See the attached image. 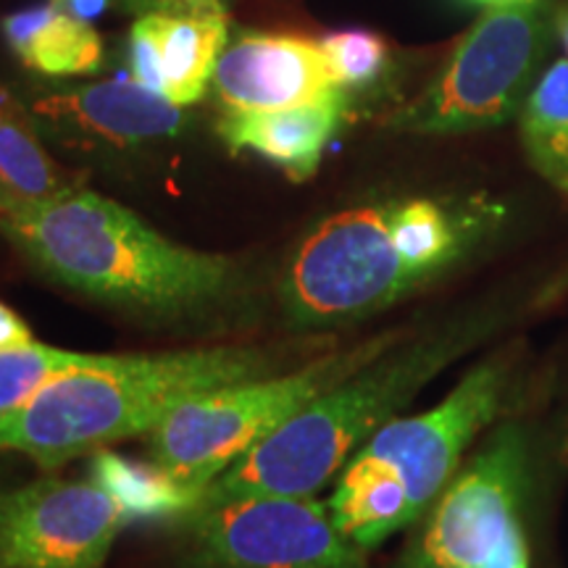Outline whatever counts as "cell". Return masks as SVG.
I'll use <instances>...</instances> for the list:
<instances>
[{"instance_id":"1","label":"cell","mask_w":568,"mask_h":568,"mask_svg":"<svg viewBox=\"0 0 568 568\" xmlns=\"http://www.w3.org/2000/svg\"><path fill=\"white\" fill-rule=\"evenodd\" d=\"M500 211L450 209L429 197L358 205L324 219L297 245L280 282L293 329L364 322L456 268Z\"/></svg>"},{"instance_id":"2","label":"cell","mask_w":568,"mask_h":568,"mask_svg":"<svg viewBox=\"0 0 568 568\" xmlns=\"http://www.w3.org/2000/svg\"><path fill=\"white\" fill-rule=\"evenodd\" d=\"M0 232L53 282L134 314L197 316L240 287L230 258L174 243L90 190L17 201L0 213Z\"/></svg>"},{"instance_id":"3","label":"cell","mask_w":568,"mask_h":568,"mask_svg":"<svg viewBox=\"0 0 568 568\" xmlns=\"http://www.w3.org/2000/svg\"><path fill=\"white\" fill-rule=\"evenodd\" d=\"M497 324L500 316L477 311L389 345L226 468L205 489L201 506L253 495H318L382 426L400 416L435 376L477 347Z\"/></svg>"},{"instance_id":"4","label":"cell","mask_w":568,"mask_h":568,"mask_svg":"<svg viewBox=\"0 0 568 568\" xmlns=\"http://www.w3.org/2000/svg\"><path fill=\"white\" fill-rule=\"evenodd\" d=\"M272 372L268 353L243 345L95 355L0 414V450L59 468L122 439L151 435L197 395Z\"/></svg>"},{"instance_id":"5","label":"cell","mask_w":568,"mask_h":568,"mask_svg":"<svg viewBox=\"0 0 568 568\" xmlns=\"http://www.w3.org/2000/svg\"><path fill=\"white\" fill-rule=\"evenodd\" d=\"M397 339L400 332H387L345 351L326 353L290 374L255 376L197 395L148 435V453L155 464L166 466L205 495V489L261 439Z\"/></svg>"},{"instance_id":"6","label":"cell","mask_w":568,"mask_h":568,"mask_svg":"<svg viewBox=\"0 0 568 568\" xmlns=\"http://www.w3.org/2000/svg\"><path fill=\"white\" fill-rule=\"evenodd\" d=\"M545 48L542 0L487 6L437 80L389 124L410 134H466L506 124L521 113Z\"/></svg>"},{"instance_id":"7","label":"cell","mask_w":568,"mask_h":568,"mask_svg":"<svg viewBox=\"0 0 568 568\" xmlns=\"http://www.w3.org/2000/svg\"><path fill=\"white\" fill-rule=\"evenodd\" d=\"M527 471V435L500 426L426 510L403 568H531L521 518Z\"/></svg>"},{"instance_id":"8","label":"cell","mask_w":568,"mask_h":568,"mask_svg":"<svg viewBox=\"0 0 568 568\" xmlns=\"http://www.w3.org/2000/svg\"><path fill=\"white\" fill-rule=\"evenodd\" d=\"M187 568H372L311 497L253 495L184 516Z\"/></svg>"},{"instance_id":"9","label":"cell","mask_w":568,"mask_h":568,"mask_svg":"<svg viewBox=\"0 0 568 568\" xmlns=\"http://www.w3.org/2000/svg\"><path fill=\"white\" fill-rule=\"evenodd\" d=\"M508 387L510 366L497 355L468 368L435 408L393 418L364 445L403 479L414 524L456 477L466 447L500 416Z\"/></svg>"},{"instance_id":"10","label":"cell","mask_w":568,"mask_h":568,"mask_svg":"<svg viewBox=\"0 0 568 568\" xmlns=\"http://www.w3.org/2000/svg\"><path fill=\"white\" fill-rule=\"evenodd\" d=\"M130 518L92 481L38 479L9 489L0 568H103Z\"/></svg>"},{"instance_id":"11","label":"cell","mask_w":568,"mask_h":568,"mask_svg":"<svg viewBox=\"0 0 568 568\" xmlns=\"http://www.w3.org/2000/svg\"><path fill=\"white\" fill-rule=\"evenodd\" d=\"M226 42V11L219 0H153L130 32L134 82L174 105L203 98Z\"/></svg>"},{"instance_id":"12","label":"cell","mask_w":568,"mask_h":568,"mask_svg":"<svg viewBox=\"0 0 568 568\" xmlns=\"http://www.w3.org/2000/svg\"><path fill=\"white\" fill-rule=\"evenodd\" d=\"M226 111H276L339 92L318 42L297 34L243 32L219 53L211 77Z\"/></svg>"},{"instance_id":"13","label":"cell","mask_w":568,"mask_h":568,"mask_svg":"<svg viewBox=\"0 0 568 568\" xmlns=\"http://www.w3.org/2000/svg\"><path fill=\"white\" fill-rule=\"evenodd\" d=\"M345 113L343 90L318 101L276 111H226L219 134L232 151H247L280 166L290 180L316 174Z\"/></svg>"},{"instance_id":"14","label":"cell","mask_w":568,"mask_h":568,"mask_svg":"<svg viewBox=\"0 0 568 568\" xmlns=\"http://www.w3.org/2000/svg\"><path fill=\"white\" fill-rule=\"evenodd\" d=\"M34 111L113 145L172 138L182 126L180 105L126 80L55 92L34 105Z\"/></svg>"},{"instance_id":"15","label":"cell","mask_w":568,"mask_h":568,"mask_svg":"<svg viewBox=\"0 0 568 568\" xmlns=\"http://www.w3.org/2000/svg\"><path fill=\"white\" fill-rule=\"evenodd\" d=\"M326 508L335 527L361 550H372L414 524L403 479L364 447L337 474Z\"/></svg>"},{"instance_id":"16","label":"cell","mask_w":568,"mask_h":568,"mask_svg":"<svg viewBox=\"0 0 568 568\" xmlns=\"http://www.w3.org/2000/svg\"><path fill=\"white\" fill-rule=\"evenodd\" d=\"M3 34L17 59L40 74H95L103 67L101 34L55 0L6 17Z\"/></svg>"},{"instance_id":"17","label":"cell","mask_w":568,"mask_h":568,"mask_svg":"<svg viewBox=\"0 0 568 568\" xmlns=\"http://www.w3.org/2000/svg\"><path fill=\"white\" fill-rule=\"evenodd\" d=\"M90 481L113 497L124 516L130 518H184L195 514L203 493L176 477L166 466L126 458L122 453H92Z\"/></svg>"},{"instance_id":"18","label":"cell","mask_w":568,"mask_h":568,"mask_svg":"<svg viewBox=\"0 0 568 568\" xmlns=\"http://www.w3.org/2000/svg\"><path fill=\"white\" fill-rule=\"evenodd\" d=\"M518 122L529 163L568 201V59H558L539 77Z\"/></svg>"},{"instance_id":"19","label":"cell","mask_w":568,"mask_h":568,"mask_svg":"<svg viewBox=\"0 0 568 568\" xmlns=\"http://www.w3.org/2000/svg\"><path fill=\"white\" fill-rule=\"evenodd\" d=\"M0 182L19 201H48L71 190L13 105H0Z\"/></svg>"},{"instance_id":"20","label":"cell","mask_w":568,"mask_h":568,"mask_svg":"<svg viewBox=\"0 0 568 568\" xmlns=\"http://www.w3.org/2000/svg\"><path fill=\"white\" fill-rule=\"evenodd\" d=\"M92 358L95 355L61 351V347L40 343L0 351V414L19 408L55 376L74 372L90 364Z\"/></svg>"},{"instance_id":"21","label":"cell","mask_w":568,"mask_h":568,"mask_svg":"<svg viewBox=\"0 0 568 568\" xmlns=\"http://www.w3.org/2000/svg\"><path fill=\"white\" fill-rule=\"evenodd\" d=\"M339 88H361L374 82L385 69L387 45L379 34L366 30L332 32L318 42Z\"/></svg>"},{"instance_id":"22","label":"cell","mask_w":568,"mask_h":568,"mask_svg":"<svg viewBox=\"0 0 568 568\" xmlns=\"http://www.w3.org/2000/svg\"><path fill=\"white\" fill-rule=\"evenodd\" d=\"M32 343V329L27 326L24 318L6 303H0V351H11V347H24Z\"/></svg>"},{"instance_id":"23","label":"cell","mask_w":568,"mask_h":568,"mask_svg":"<svg viewBox=\"0 0 568 568\" xmlns=\"http://www.w3.org/2000/svg\"><path fill=\"white\" fill-rule=\"evenodd\" d=\"M556 30H558V38H560V42H564V48L568 53V6H564V9L556 13Z\"/></svg>"},{"instance_id":"24","label":"cell","mask_w":568,"mask_h":568,"mask_svg":"<svg viewBox=\"0 0 568 568\" xmlns=\"http://www.w3.org/2000/svg\"><path fill=\"white\" fill-rule=\"evenodd\" d=\"M458 6H466V9H487V6H495V3H508V0H456Z\"/></svg>"},{"instance_id":"25","label":"cell","mask_w":568,"mask_h":568,"mask_svg":"<svg viewBox=\"0 0 568 568\" xmlns=\"http://www.w3.org/2000/svg\"><path fill=\"white\" fill-rule=\"evenodd\" d=\"M6 493H9V489L0 487V521H3V503H6Z\"/></svg>"},{"instance_id":"26","label":"cell","mask_w":568,"mask_h":568,"mask_svg":"<svg viewBox=\"0 0 568 568\" xmlns=\"http://www.w3.org/2000/svg\"><path fill=\"white\" fill-rule=\"evenodd\" d=\"M138 3H148V6H151V3H153V0H138Z\"/></svg>"}]
</instances>
